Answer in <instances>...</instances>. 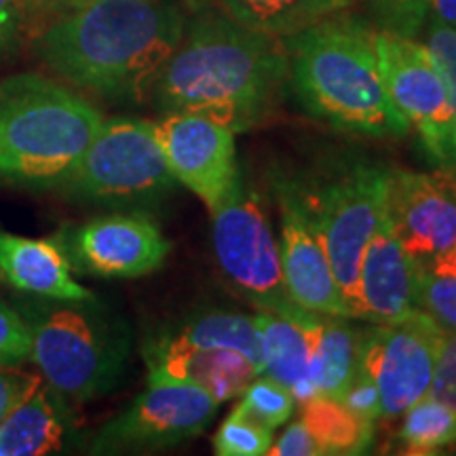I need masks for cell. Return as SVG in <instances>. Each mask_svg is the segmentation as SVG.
<instances>
[{"label": "cell", "instance_id": "obj_2", "mask_svg": "<svg viewBox=\"0 0 456 456\" xmlns=\"http://www.w3.org/2000/svg\"><path fill=\"white\" fill-rule=\"evenodd\" d=\"M186 15L174 0H87L41 37L38 60L74 87L144 102L178 49Z\"/></svg>", "mask_w": 456, "mask_h": 456}, {"label": "cell", "instance_id": "obj_26", "mask_svg": "<svg viewBox=\"0 0 456 456\" xmlns=\"http://www.w3.org/2000/svg\"><path fill=\"white\" fill-rule=\"evenodd\" d=\"M241 393L243 397L235 410L256 425L275 431L292 419L296 408L294 393L271 376L258 374Z\"/></svg>", "mask_w": 456, "mask_h": 456}, {"label": "cell", "instance_id": "obj_24", "mask_svg": "<svg viewBox=\"0 0 456 456\" xmlns=\"http://www.w3.org/2000/svg\"><path fill=\"white\" fill-rule=\"evenodd\" d=\"M300 406V420L313 433L322 454H362L372 444V420L351 412L340 399L315 395Z\"/></svg>", "mask_w": 456, "mask_h": 456}, {"label": "cell", "instance_id": "obj_40", "mask_svg": "<svg viewBox=\"0 0 456 456\" xmlns=\"http://www.w3.org/2000/svg\"><path fill=\"white\" fill-rule=\"evenodd\" d=\"M444 174L456 175V112H454V125H452V146H450V161Z\"/></svg>", "mask_w": 456, "mask_h": 456}, {"label": "cell", "instance_id": "obj_34", "mask_svg": "<svg viewBox=\"0 0 456 456\" xmlns=\"http://www.w3.org/2000/svg\"><path fill=\"white\" fill-rule=\"evenodd\" d=\"M340 402L345 403L351 412L362 416V419L372 420V423H376V420L380 419V393L376 389L374 380L370 379L362 368H359V372L355 379H353L349 391L342 395Z\"/></svg>", "mask_w": 456, "mask_h": 456}, {"label": "cell", "instance_id": "obj_41", "mask_svg": "<svg viewBox=\"0 0 456 456\" xmlns=\"http://www.w3.org/2000/svg\"><path fill=\"white\" fill-rule=\"evenodd\" d=\"M446 175H448V174H446ZM450 178H452V180H454V182H456V175H450Z\"/></svg>", "mask_w": 456, "mask_h": 456}, {"label": "cell", "instance_id": "obj_37", "mask_svg": "<svg viewBox=\"0 0 456 456\" xmlns=\"http://www.w3.org/2000/svg\"><path fill=\"white\" fill-rule=\"evenodd\" d=\"M427 20L456 26V0H427Z\"/></svg>", "mask_w": 456, "mask_h": 456}, {"label": "cell", "instance_id": "obj_35", "mask_svg": "<svg viewBox=\"0 0 456 456\" xmlns=\"http://www.w3.org/2000/svg\"><path fill=\"white\" fill-rule=\"evenodd\" d=\"M269 454L273 456H322V448L306 429V425L298 419L281 433L275 444H271Z\"/></svg>", "mask_w": 456, "mask_h": 456}, {"label": "cell", "instance_id": "obj_38", "mask_svg": "<svg viewBox=\"0 0 456 456\" xmlns=\"http://www.w3.org/2000/svg\"><path fill=\"white\" fill-rule=\"evenodd\" d=\"M87 0H26V4H37V7L45 9H60V11H70L81 7Z\"/></svg>", "mask_w": 456, "mask_h": 456}, {"label": "cell", "instance_id": "obj_13", "mask_svg": "<svg viewBox=\"0 0 456 456\" xmlns=\"http://www.w3.org/2000/svg\"><path fill=\"white\" fill-rule=\"evenodd\" d=\"M152 125L174 178L214 212L239 178L235 131L191 110L167 112Z\"/></svg>", "mask_w": 456, "mask_h": 456}, {"label": "cell", "instance_id": "obj_23", "mask_svg": "<svg viewBox=\"0 0 456 456\" xmlns=\"http://www.w3.org/2000/svg\"><path fill=\"white\" fill-rule=\"evenodd\" d=\"M165 342L188 349H231L243 353L256 368L265 370V349L262 336L254 317L237 315V313L212 311L191 317L171 332L157 336Z\"/></svg>", "mask_w": 456, "mask_h": 456}, {"label": "cell", "instance_id": "obj_11", "mask_svg": "<svg viewBox=\"0 0 456 456\" xmlns=\"http://www.w3.org/2000/svg\"><path fill=\"white\" fill-rule=\"evenodd\" d=\"M212 393L186 383H148L91 442V454L151 452L201 436L218 412Z\"/></svg>", "mask_w": 456, "mask_h": 456}, {"label": "cell", "instance_id": "obj_33", "mask_svg": "<svg viewBox=\"0 0 456 456\" xmlns=\"http://www.w3.org/2000/svg\"><path fill=\"white\" fill-rule=\"evenodd\" d=\"M41 385V374L28 372L20 366H0V425L21 399Z\"/></svg>", "mask_w": 456, "mask_h": 456}, {"label": "cell", "instance_id": "obj_31", "mask_svg": "<svg viewBox=\"0 0 456 456\" xmlns=\"http://www.w3.org/2000/svg\"><path fill=\"white\" fill-rule=\"evenodd\" d=\"M425 26V47L431 53L436 66L440 68L456 112V26L436 20H427Z\"/></svg>", "mask_w": 456, "mask_h": 456}, {"label": "cell", "instance_id": "obj_18", "mask_svg": "<svg viewBox=\"0 0 456 456\" xmlns=\"http://www.w3.org/2000/svg\"><path fill=\"white\" fill-rule=\"evenodd\" d=\"M0 277L20 292L57 302L95 300L72 277V266L57 239H30L0 231Z\"/></svg>", "mask_w": 456, "mask_h": 456}, {"label": "cell", "instance_id": "obj_22", "mask_svg": "<svg viewBox=\"0 0 456 456\" xmlns=\"http://www.w3.org/2000/svg\"><path fill=\"white\" fill-rule=\"evenodd\" d=\"M239 24L277 38H289L313 24L340 15L353 0H218Z\"/></svg>", "mask_w": 456, "mask_h": 456}, {"label": "cell", "instance_id": "obj_16", "mask_svg": "<svg viewBox=\"0 0 456 456\" xmlns=\"http://www.w3.org/2000/svg\"><path fill=\"white\" fill-rule=\"evenodd\" d=\"M423 266L406 252L383 214L370 239L357 277L353 317L376 326L395 323L419 309V275Z\"/></svg>", "mask_w": 456, "mask_h": 456}, {"label": "cell", "instance_id": "obj_29", "mask_svg": "<svg viewBox=\"0 0 456 456\" xmlns=\"http://www.w3.org/2000/svg\"><path fill=\"white\" fill-rule=\"evenodd\" d=\"M380 30L416 38L425 28L427 0H366Z\"/></svg>", "mask_w": 456, "mask_h": 456}, {"label": "cell", "instance_id": "obj_10", "mask_svg": "<svg viewBox=\"0 0 456 456\" xmlns=\"http://www.w3.org/2000/svg\"><path fill=\"white\" fill-rule=\"evenodd\" d=\"M444 334L420 309L362 334L359 368L380 393V419H397L429 395Z\"/></svg>", "mask_w": 456, "mask_h": 456}, {"label": "cell", "instance_id": "obj_6", "mask_svg": "<svg viewBox=\"0 0 456 456\" xmlns=\"http://www.w3.org/2000/svg\"><path fill=\"white\" fill-rule=\"evenodd\" d=\"M212 214V243L218 266L235 292L260 313L300 317L285 288L279 241L273 232L262 197L239 178Z\"/></svg>", "mask_w": 456, "mask_h": 456}, {"label": "cell", "instance_id": "obj_9", "mask_svg": "<svg viewBox=\"0 0 456 456\" xmlns=\"http://www.w3.org/2000/svg\"><path fill=\"white\" fill-rule=\"evenodd\" d=\"M372 41L387 95L410 127H416L433 161L444 171L452 146L454 104L440 68L425 43L412 37L379 28Z\"/></svg>", "mask_w": 456, "mask_h": 456}, {"label": "cell", "instance_id": "obj_25", "mask_svg": "<svg viewBox=\"0 0 456 456\" xmlns=\"http://www.w3.org/2000/svg\"><path fill=\"white\" fill-rule=\"evenodd\" d=\"M403 416L399 442L410 454H433L456 444V410L425 395Z\"/></svg>", "mask_w": 456, "mask_h": 456}, {"label": "cell", "instance_id": "obj_5", "mask_svg": "<svg viewBox=\"0 0 456 456\" xmlns=\"http://www.w3.org/2000/svg\"><path fill=\"white\" fill-rule=\"evenodd\" d=\"M34 306L28 315L38 374L64 402L85 403L117 385L127 359V332L95 300Z\"/></svg>", "mask_w": 456, "mask_h": 456}, {"label": "cell", "instance_id": "obj_30", "mask_svg": "<svg viewBox=\"0 0 456 456\" xmlns=\"http://www.w3.org/2000/svg\"><path fill=\"white\" fill-rule=\"evenodd\" d=\"M32 357V330L9 305L0 302V366H21Z\"/></svg>", "mask_w": 456, "mask_h": 456}, {"label": "cell", "instance_id": "obj_3", "mask_svg": "<svg viewBox=\"0 0 456 456\" xmlns=\"http://www.w3.org/2000/svg\"><path fill=\"white\" fill-rule=\"evenodd\" d=\"M372 32L340 13L285 38L289 81L306 110L334 127L399 138L410 123L387 95Z\"/></svg>", "mask_w": 456, "mask_h": 456}, {"label": "cell", "instance_id": "obj_28", "mask_svg": "<svg viewBox=\"0 0 456 456\" xmlns=\"http://www.w3.org/2000/svg\"><path fill=\"white\" fill-rule=\"evenodd\" d=\"M273 431L256 425L232 410L214 436V452L220 456H262L269 454Z\"/></svg>", "mask_w": 456, "mask_h": 456}, {"label": "cell", "instance_id": "obj_36", "mask_svg": "<svg viewBox=\"0 0 456 456\" xmlns=\"http://www.w3.org/2000/svg\"><path fill=\"white\" fill-rule=\"evenodd\" d=\"M26 0H0V53L15 41L24 24Z\"/></svg>", "mask_w": 456, "mask_h": 456}, {"label": "cell", "instance_id": "obj_4", "mask_svg": "<svg viewBox=\"0 0 456 456\" xmlns=\"http://www.w3.org/2000/svg\"><path fill=\"white\" fill-rule=\"evenodd\" d=\"M102 112L41 74L0 81V182L57 188L70 178L95 134Z\"/></svg>", "mask_w": 456, "mask_h": 456}, {"label": "cell", "instance_id": "obj_17", "mask_svg": "<svg viewBox=\"0 0 456 456\" xmlns=\"http://www.w3.org/2000/svg\"><path fill=\"white\" fill-rule=\"evenodd\" d=\"M148 383H186L209 391L218 402L241 395L260 370L243 353L231 349H188L151 340L144 349Z\"/></svg>", "mask_w": 456, "mask_h": 456}, {"label": "cell", "instance_id": "obj_19", "mask_svg": "<svg viewBox=\"0 0 456 456\" xmlns=\"http://www.w3.org/2000/svg\"><path fill=\"white\" fill-rule=\"evenodd\" d=\"M319 317L322 315L315 313H305L300 317H281L273 313L254 315L265 349L262 374L288 387L300 403L315 397V389L311 385V363Z\"/></svg>", "mask_w": 456, "mask_h": 456}, {"label": "cell", "instance_id": "obj_21", "mask_svg": "<svg viewBox=\"0 0 456 456\" xmlns=\"http://www.w3.org/2000/svg\"><path fill=\"white\" fill-rule=\"evenodd\" d=\"M349 317L322 315L315 330V353L311 363V385L315 395L342 399L359 372L362 334Z\"/></svg>", "mask_w": 456, "mask_h": 456}, {"label": "cell", "instance_id": "obj_12", "mask_svg": "<svg viewBox=\"0 0 456 456\" xmlns=\"http://www.w3.org/2000/svg\"><path fill=\"white\" fill-rule=\"evenodd\" d=\"M72 271L104 279H135L157 271L171 243L144 214H108L68 226L55 237Z\"/></svg>", "mask_w": 456, "mask_h": 456}, {"label": "cell", "instance_id": "obj_32", "mask_svg": "<svg viewBox=\"0 0 456 456\" xmlns=\"http://www.w3.org/2000/svg\"><path fill=\"white\" fill-rule=\"evenodd\" d=\"M429 395L456 410V332L444 334Z\"/></svg>", "mask_w": 456, "mask_h": 456}, {"label": "cell", "instance_id": "obj_27", "mask_svg": "<svg viewBox=\"0 0 456 456\" xmlns=\"http://www.w3.org/2000/svg\"><path fill=\"white\" fill-rule=\"evenodd\" d=\"M420 311H425L444 332H456V275L448 271L423 266L419 275Z\"/></svg>", "mask_w": 456, "mask_h": 456}, {"label": "cell", "instance_id": "obj_20", "mask_svg": "<svg viewBox=\"0 0 456 456\" xmlns=\"http://www.w3.org/2000/svg\"><path fill=\"white\" fill-rule=\"evenodd\" d=\"M64 399L45 383L21 399L0 425V456H45L64 448Z\"/></svg>", "mask_w": 456, "mask_h": 456}, {"label": "cell", "instance_id": "obj_15", "mask_svg": "<svg viewBox=\"0 0 456 456\" xmlns=\"http://www.w3.org/2000/svg\"><path fill=\"white\" fill-rule=\"evenodd\" d=\"M279 212H281V256L283 279L292 298L300 309L315 315L349 317L345 296L336 283L332 265L319 237L315 222L302 201L298 186L283 182L277 186Z\"/></svg>", "mask_w": 456, "mask_h": 456}, {"label": "cell", "instance_id": "obj_7", "mask_svg": "<svg viewBox=\"0 0 456 456\" xmlns=\"http://www.w3.org/2000/svg\"><path fill=\"white\" fill-rule=\"evenodd\" d=\"M175 184L152 121L114 117L104 118L60 191L81 201L138 203L163 197Z\"/></svg>", "mask_w": 456, "mask_h": 456}, {"label": "cell", "instance_id": "obj_1", "mask_svg": "<svg viewBox=\"0 0 456 456\" xmlns=\"http://www.w3.org/2000/svg\"><path fill=\"white\" fill-rule=\"evenodd\" d=\"M288 81L283 38L239 24L224 11L201 9L186 20L151 100L163 114L201 112L237 134L275 110Z\"/></svg>", "mask_w": 456, "mask_h": 456}, {"label": "cell", "instance_id": "obj_14", "mask_svg": "<svg viewBox=\"0 0 456 456\" xmlns=\"http://www.w3.org/2000/svg\"><path fill=\"white\" fill-rule=\"evenodd\" d=\"M385 216L406 252L431 266L456 243V182L440 175L389 169Z\"/></svg>", "mask_w": 456, "mask_h": 456}, {"label": "cell", "instance_id": "obj_39", "mask_svg": "<svg viewBox=\"0 0 456 456\" xmlns=\"http://www.w3.org/2000/svg\"><path fill=\"white\" fill-rule=\"evenodd\" d=\"M433 269H440V271H448V273H454L456 275V243L452 245V249H450L448 254H444L440 260L436 262V265H431Z\"/></svg>", "mask_w": 456, "mask_h": 456}, {"label": "cell", "instance_id": "obj_8", "mask_svg": "<svg viewBox=\"0 0 456 456\" xmlns=\"http://www.w3.org/2000/svg\"><path fill=\"white\" fill-rule=\"evenodd\" d=\"M387 180L389 169L357 163L313 191L298 186L351 317L359 266L385 214Z\"/></svg>", "mask_w": 456, "mask_h": 456}]
</instances>
